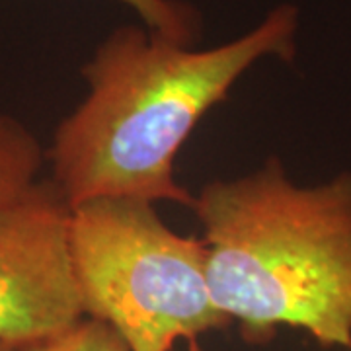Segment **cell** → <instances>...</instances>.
I'll list each match as a JSON object with an SVG mask.
<instances>
[{
  "mask_svg": "<svg viewBox=\"0 0 351 351\" xmlns=\"http://www.w3.org/2000/svg\"><path fill=\"white\" fill-rule=\"evenodd\" d=\"M299 24V8L283 2L211 49L180 45L143 24L112 29L82 64L84 100L53 133V184L71 207L94 199L191 207L195 195L174 176L182 145L254 64L295 59Z\"/></svg>",
  "mask_w": 351,
  "mask_h": 351,
  "instance_id": "6da1fadb",
  "label": "cell"
},
{
  "mask_svg": "<svg viewBox=\"0 0 351 351\" xmlns=\"http://www.w3.org/2000/svg\"><path fill=\"white\" fill-rule=\"evenodd\" d=\"M215 306L250 343L281 326L322 348L351 346V172L299 186L277 156L215 180L191 205Z\"/></svg>",
  "mask_w": 351,
  "mask_h": 351,
  "instance_id": "7a4b0ae2",
  "label": "cell"
},
{
  "mask_svg": "<svg viewBox=\"0 0 351 351\" xmlns=\"http://www.w3.org/2000/svg\"><path fill=\"white\" fill-rule=\"evenodd\" d=\"M71 246L84 318L129 351H172L228 326L215 306L201 239L184 237L152 203L94 199L73 207Z\"/></svg>",
  "mask_w": 351,
  "mask_h": 351,
  "instance_id": "3957f363",
  "label": "cell"
},
{
  "mask_svg": "<svg viewBox=\"0 0 351 351\" xmlns=\"http://www.w3.org/2000/svg\"><path fill=\"white\" fill-rule=\"evenodd\" d=\"M71 215L51 178L0 209V346L22 350L84 318Z\"/></svg>",
  "mask_w": 351,
  "mask_h": 351,
  "instance_id": "277c9868",
  "label": "cell"
},
{
  "mask_svg": "<svg viewBox=\"0 0 351 351\" xmlns=\"http://www.w3.org/2000/svg\"><path fill=\"white\" fill-rule=\"evenodd\" d=\"M45 164L47 149L32 129L0 112V209L39 182Z\"/></svg>",
  "mask_w": 351,
  "mask_h": 351,
  "instance_id": "5b68a950",
  "label": "cell"
},
{
  "mask_svg": "<svg viewBox=\"0 0 351 351\" xmlns=\"http://www.w3.org/2000/svg\"><path fill=\"white\" fill-rule=\"evenodd\" d=\"M141 18L145 27L180 45L195 47L203 38L201 12L188 0H119Z\"/></svg>",
  "mask_w": 351,
  "mask_h": 351,
  "instance_id": "8992f818",
  "label": "cell"
},
{
  "mask_svg": "<svg viewBox=\"0 0 351 351\" xmlns=\"http://www.w3.org/2000/svg\"><path fill=\"white\" fill-rule=\"evenodd\" d=\"M16 351H129L112 328L94 318H82L76 326L55 338Z\"/></svg>",
  "mask_w": 351,
  "mask_h": 351,
  "instance_id": "52a82bcc",
  "label": "cell"
},
{
  "mask_svg": "<svg viewBox=\"0 0 351 351\" xmlns=\"http://www.w3.org/2000/svg\"><path fill=\"white\" fill-rule=\"evenodd\" d=\"M0 351H16V350H10V348H4V346H0Z\"/></svg>",
  "mask_w": 351,
  "mask_h": 351,
  "instance_id": "ba28073f",
  "label": "cell"
},
{
  "mask_svg": "<svg viewBox=\"0 0 351 351\" xmlns=\"http://www.w3.org/2000/svg\"><path fill=\"white\" fill-rule=\"evenodd\" d=\"M350 351H351V346H350Z\"/></svg>",
  "mask_w": 351,
  "mask_h": 351,
  "instance_id": "9c48e42d",
  "label": "cell"
}]
</instances>
